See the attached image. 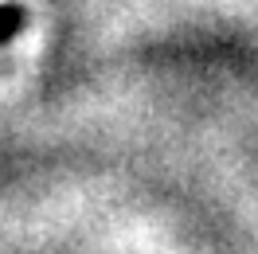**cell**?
Masks as SVG:
<instances>
[{
    "label": "cell",
    "mask_w": 258,
    "mask_h": 254,
    "mask_svg": "<svg viewBox=\"0 0 258 254\" xmlns=\"http://www.w3.org/2000/svg\"><path fill=\"white\" fill-rule=\"evenodd\" d=\"M24 24V8L20 4H0V43H8Z\"/></svg>",
    "instance_id": "1"
}]
</instances>
